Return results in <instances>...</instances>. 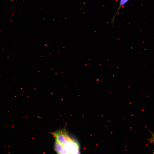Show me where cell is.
<instances>
[{"label":"cell","mask_w":154,"mask_h":154,"mask_svg":"<svg viewBox=\"0 0 154 154\" xmlns=\"http://www.w3.org/2000/svg\"><path fill=\"white\" fill-rule=\"evenodd\" d=\"M55 138L54 149L58 154H77L80 145L77 141L72 138L67 133L66 127L52 132Z\"/></svg>","instance_id":"1"},{"label":"cell","mask_w":154,"mask_h":154,"mask_svg":"<svg viewBox=\"0 0 154 154\" xmlns=\"http://www.w3.org/2000/svg\"><path fill=\"white\" fill-rule=\"evenodd\" d=\"M150 133L151 134L152 137L151 138L148 139V140L152 143L154 145V133L151 131H150Z\"/></svg>","instance_id":"3"},{"label":"cell","mask_w":154,"mask_h":154,"mask_svg":"<svg viewBox=\"0 0 154 154\" xmlns=\"http://www.w3.org/2000/svg\"><path fill=\"white\" fill-rule=\"evenodd\" d=\"M129 0H120L119 7L116 13V14L114 15V16L113 17L112 19V22H113L116 15L119 12L121 8Z\"/></svg>","instance_id":"2"}]
</instances>
